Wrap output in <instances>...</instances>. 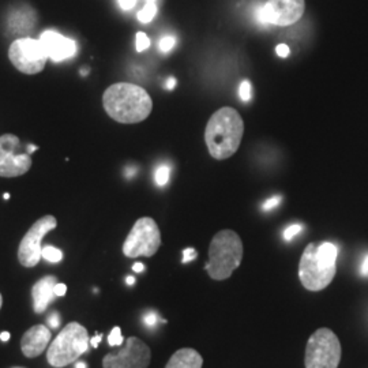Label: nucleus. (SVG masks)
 <instances>
[{"mask_svg": "<svg viewBox=\"0 0 368 368\" xmlns=\"http://www.w3.org/2000/svg\"><path fill=\"white\" fill-rule=\"evenodd\" d=\"M103 106L109 118L123 124L143 122L153 109L149 93L134 84L111 85L103 96Z\"/></svg>", "mask_w": 368, "mask_h": 368, "instance_id": "1", "label": "nucleus"}, {"mask_svg": "<svg viewBox=\"0 0 368 368\" xmlns=\"http://www.w3.org/2000/svg\"><path fill=\"white\" fill-rule=\"evenodd\" d=\"M245 123L240 113L224 106L211 115L205 130V142L211 157L225 160L233 156L243 140Z\"/></svg>", "mask_w": 368, "mask_h": 368, "instance_id": "2", "label": "nucleus"}, {"mask_svg": "<svg viewBox=\"0 0 368 368\" xmlns=\"http://www.w3.org/2000/svg\"><path fill=\"white\" fill-rule=\"evenodd\" d=\"M337 257L338 248L330 242L307 245L299 263L301 285L311 292L328 288L337 273Z\"/></svg>", "mask_w": 368, "mask_h": 368, "instance_id": "3", "label": "nucleus"}, {"mask_svg": "<svg viewBox=\"0 0 368 368\" xmlns=\"http://www.w3.org/2000/svg\"><path fill=\"white\" fill-rule=\"evenodd\" d=\"M243 260V243L240 236L230 229L220 230L214 235L209 245V261L205 270L216 281L229 279Z\"/></svg>", "mask_w": 368, "mask_h": 368, "instance_id": "4", "label": "nucleus"}, {"mask_svg": "<svg viewBox=\"0 0 368 368\" xmlns=\"http://www.w3.org/2000/svg\"><path fill=\"white\" fill-rule=\"evenodd\" d=\"M89 342L87 328L78 322H70L48 347L47 360L55 368L70 366L88 351Z\"/></svg>", "mask_w": 368, "mask_h": 368, "instance_id": "5", "label": "nucleus"}, {"mask_svg": "<svg viewBox=\"0 0 368 368\" xmlns=\"http://www.w3.org/2000/svg\"><path fill=\"white\" fill-rule=\"evenodd\" d=\"M342 348L333 330L320 328L311 334L306 345V368H338Z\"/></svg>", "mask_w": 368, "mask_h": 368, "instance_id": "6", "label": "nucleus"}, {"mask_svg": "<svg viewBox=\"0 0 368 368\" xmlns=\"http://www.w3.org/2000/svg\"><path fill=\"white\" fill-rule=\"evenodd\" d=\"M161 245V232L157 223L150 217L140 218L130 230L123 245V254L127 258H150Z\"/></svg>", "mask_w": 368, "mask_h": 368, "instance_id": "7", "label": "nucleus"}, {"mask_svg": "<svg viewBox=\"0 0 368 368\" xmlns=\"http://www.w3.org/2000/svg\"><path fill=\"white\" fill-rule=\"evenodd\" d=\"M9 57L18 71L33 75L44 70L50 59L43 43L30 37L17 38L9 50Z\"/></svg>", "mask_w": 368, "mask_h": 368, "instance_id": "8", "label": "nucleus"}, {"mask_svg": "<svg viewBox=\"0 0 368 368\" xmlns=\"http://www.w3.org/2000/svg\"><path fill=\"white\" fill-rule=\"evenodd\" d=\"M57 227L56 218L48 214L37 220L26 232L18 248V261L25 267H35L43 258L41 242L44 236Z\"/></svg>", "mask_w": 368, "mask_h": 368, "instance_id": "9", "label": "nucleus"}, {"mask_svg": "<svg viewBox=\"0 0 368 368\" xmlns=\"http://www.w3.org/2000/svg\"><path fill=\"white\" fill-rule=\"evenodd\" d=\"M150 360V348L138 337H128L121 351L104 356L103 368H149Z\"/></svg>", "mask_w": 368, "mask_h": 368, "instance_id": "10", "label": "nucleus"}, {"mask_svg": "<svg viewBox=\"0 0 368 368\" xmlns=\"http://www.w3.org/2000/svg\"><path fill=\"white\" fill-rule=\"evenodd\" d=\"M304 0H267L257 11V19L264 25L289 26L304 14Z\"/></svg>", "mask_w": 368, "mask_h": 368, "instance_id": "11", "label": "nucleus"}, {"mask_svg": "<svg viewBox=\"0 0 368 368\" xmlns=\"http://www.w3.org/2000/svg\"><path fill=\"white\" fill-rule=\"evenodd\" d=\"M21 140L14 134L0 137V176L18 177L25 175L32 168V157L28 153H17Z\"/></svg>", "mask_w": 368, "mask_h": 368, "instance_id": "12", "label": "nucleus"}, {"mask_svg": "<svg viewBox=\"0 0 368 368\" xmlns=\"http://www.w3.org/2000/svg\"><path fill=\"white\" fill-rule=\"evenodd\" d=\"M40 41L43 43L48 57L53 62L70 59L77 53V43L74 40L53 30L44 32L40 37Z\"/></svg>", "mask_w": 368, "mask_h": 368, "instance_id": "13", "label": "nucleus"}, {"mask_svg": "<svg viewBox=\"0 0 368 368\" xmlns=\"http://www.w3.org/2000/svg\"><path fill=\"white\" fill-rule=\"evenodd\" d=\"M51 337H52L51 330L45 325H35L22 335L21 340L22 353L30 359L38 357L50 345Z\"/></svg>", "mask_w": 368, "mask_h": 368, "instance_id": "14", "label": "nucleus"}, {"mask_svg": "<svg viewBox=\"0 0 368 368\" xmlns=\"http://www.w3.org/2000/svg\"><path fill=\"white\" fill-rule=\"evenodd\" d=\"M56 284H57V279L55 276H45L33 285L32 298H33V310L35 314H43L55 300Z\"/></svg>", "mask_w": 368, "mask_h": 368, "instance_id": "15", "label": "nucleus"}, {"mask_svg": "<svg viewBox=\"0 0 368 368\" xmlns=\"http://www.w3.org/2000/svg\"><path fill=\"white\" fill-rule=\"evenodd\" d=\"M37 22V13L30 7H19L11 13L9 18V26L11 28V33L22 35L29 33L35 29Z\"/></svg>", "mask_w": 368, "mask_h": 368, "instance_id": "16", "label": "nucleus"}, {"mask_svg": "<svg viewBox=\"0 0 368 368\" xmlns=\"http://www.w3.org/2000/svg\"><path fill=\"white\" fill-rule=\"evenodd\" d=\"M203 357L193 348H182L168 360L165 368H202Z\"/></svg>", "mask_w": 368, "mask_h": 368, "instance_id": "17", "label": "nucleus"}, {"mask_svg": "<svg viewBox=\"0 0 368 368\" xmlns=\"http://www.w3.org/2000/svg\"><path fill=\"white\" fill-rule=\"evenodd\" d=\"M157 0H146V6L138 13V19L142 23H149L157 14Z\"/></svg>", "mask_w": 368, "mask_h": 368, "instance_id": "18", "label": "nucleus"}, {"mask_svg": "<svg viewBox=\"0 0 368 368\" xmlns=\"http://www.w3.org/2000/svg\"><path fill=\"white\" fill-rule=\"evenodd\" d=\"M43 258L47 260L48 262H60V261L63 260V252H62L59 248H56V247L45 245V247L43 248Z\"/></svg>", "mask_w": 368, "mask_h": 368, "instance_id": "19", "label": "nucleus"}, {"mask_svg": "<svg viewBox=\"0 0 368 368\" xmlns=\"http://www.w3.org/2000/svg\"><path fill=\"white\" fill-rule=\"evenodd\" d=\"M123 342H124V338L122 335V329L119 326L113 328L112 332L108 335V344L111 347H121Z\"/></svg>", "mask_w": 368, "mask_h": 368, "instance_id": "20", "label": "nucleus"}, {"mask_svg": "<svg viewBox=\"0 0 368 368\" xmlns=\"http://www.w3.org/2000/svg\"><path fill=\"white\" fill-rule=\"evenodd\" d=\"M169 172H171L169 167H167V165H161L158 168L157 171H156V175H155V179H156V183H157L158 186H165L168 183Z\"/></svg>", "mask_w": 368, "mask_h": 368, "instance_id": "21", "label": "nucleus"}, {"mask_svg": "<svg viewBox=\"0 0 368 368\" xmlns=\"http://www.w3.org/2000/svg\"><path fill=\"white\" fill-rule=\"evenodd\" d=\"M175 37L167 35V37L161 38V41H160V50H161V52H169V51L175 47Z\"/></svg>", "mask_w": 368, "mask_h": 368, "instance_id": "22", "label": "nucleus"}, {"mask_svg": "<svg viewBox=\"0 0 368 368\" xmlns=\"http://www.w3.org/2000/svg\"><path fill=\"white\" fill-rule=\"evenodd\" d=\"M150 47V40H149V37L145 35V33H137V51L138 52H143V51H146L147 48Z\"/></svg>", "mask_w": 368, "mask_h": 368, "instance_id": "23", "label": "nucleus"}, {"mask_svg": "<svg viewBox=\"0 0 368 368\" xmlns=\"http://www.w3.org/2000/svg\"><path fill=\"white\" fill-rule=\"evenodd\" d=\"M301 230H303L301 225L294 224V225H291V227H288V228L285 229V232H284V239H285L286 242H289V240H292L294 238H296Z\"/></svg>", "mask_w": 368, "mask_h": 368, "instance_id": "24", "label": "nucleus"}, {"mask_svg": "<svg viewBox=\"0 0 368 368\" xmlns=\"http://www.w3.org/2000/svg\"><path fill=\"white\" fill-rule=\"evenodd\" d=\"M280 195H276V196H272L270 199H267L264 203H263L262 209L264 211H272V209H274V208H277L279 205H280L281 202Z\"/></svg>", "mask_w": 368, "mask_h": 368, "instance_id": "25", "label": "nucleus"}, {"mask_svg": "<svg viewBox=\"0 0 368 368\" xmlns=\"http://www.w3.org/2000/svg\"><path fill=\"white\" fill-rule=\"evenodd\" d=\"M240 99L245 103L251 100V85L248 81H243L240 85Z\"/></svg>", "mask_w": 368, "mask_h": 368, "instance_id": "26", "label": "nucleus"}, {"mask_svg": "<svg viewBox=\"0 0 368 368\" xmlns=\"http://www.w3.org/2000/svg\"><path fill=\"white\" fill-rule=\"evenodd\" d=\"M196 257H198V252H196L194 248H191V247H189V248H186V250L183 251V261H182V262H191Z\"/></svg>", "mask_w": 368, "mask_h": 368, "instance_id": "27", "label": "nucleus"}, {"mask_svg": "<svg viewBox=\"0 0 368 368\" xmlns=\"http://www.w3.org/2000/svg\"><path fill=\"white\" fill-rule=\"evenodd\" d=\"M48 325L52 328V329H57L59 325H60V316L59 313L53 311L51 313V316H48Z\"/></svg>", "mask_w": 368, "mask_h": 368, "instance_id": "28", "label": "nucleus"}, {"mask_svg": "<svg viewBox=\"0 0 368 368\" xmlns=\"http://www.w3.org/2000/svg\"><path fill=\"white\" fill-rule=\"evenodd\" d=\"M143 322L146 326L149 328H153L156 323H157V316L155 313H149L146 316H143Z\"/></svg>", "mask_w": 368, "mask_h": 368, "instance_id": "29", "label": "nucleus"}, {"mask_svg": "<svg viewBox=\"0 0 368 368\" xmlns=\"http://www.w3.org/2000/svg\"><path fill=\"white\" fill-rule=\"evenodd\" d=\"M66 294H67V286H66L65 284H62V282H57L56 286H55V295H56V298H62V296H65Z\"/></svg>", "mask_w": 368, "mask_h": 368, "instance_id": "30", "label": "nucleus"}, {"mask_svg": "<svg viewBox=\"0 0 368 368\" xmlns=\"http://www.w3.org/2000/svg\"><path fill=\"white\" fill-rule=\"evenodd\" d=\"M276 52H277V55H279L280 57H286V56L289 55V47L285 45V44H280V45H277Z\"/></svg>", "mask_w": 368, "mask_h": 368, "instance_id": "31", "label": "nucleus"}, {"mask_svg": "<svg viewBox=\"0 0 368 368\" xmlns=\"http://www.w3.org/2000/svg\"><path fill=\"white\" fill-rule=\"evenodd\" d=\"M119 4L123 10H131L137 4V0H119Z\"/></svg>", "mask_w": 368, "mask_h": 368, "instance_id": "32", "label": "nucleus"}, {"mask_svg": "<svg viewBox=\"0 0 368 368\" xmlns=\"http://www.w3.org/2000/svg\"><path fill=\"white\" fill-rule=\"evenodd\" d=\"M103 340V334H96L91 340H90V344H91V347H94V348H97V345L100 344V341Z\"/></svg>", "mask_w": 368, "mask_h": 368, "instance_id": "33", "label": "nucleus"}, {"mask_svg": "<svg viewBox=\"0 0 368 368\" xmlns=\"http://www.w3.org/2000/svg\"><path fill=\"white\" fill-rule=\"evenodd\" d=\"M362 274L364 277H368V255L366 257V260L363 261V264H362Z\"/></svg>", "mask_w": 368, "mask_h": 368, "instance_id": "34", "label": "nucleus"}, {"mask_svg": "<svg viewBox=\"0 0 368 368\" xmlns=\"http://www.w3.org/2000/svg\"><path fill=\"white\" fill-rule=\"evenodd\" d=\"M176 87V79L175 78H168V81H167V85H165V88L168 89V90H172V89Z\"/></svg>", "mask_w": 368, "mask_h": 368, "instance_id": "35", "label": "nucleus"}, {"mask_svg": "<svg viewBox=\"0 0 368 368\" xmlns=\"http://www.w3.org/2000/svg\"><path fill=\"white\" fill-rule=\"evenodd\" d=\"M133 270L134 272H137V273H140V272H143L145 270V264L143 263H134V266H133Z\"/></svg>", "mask_w": 368, "mask_h": 368, "instance_id": "36", "label": "nucleus"}, {"mask_svg": "<svg viewBox=\"0 0 368 368\" xmlns=\"http://www.w3.org/2000/svg\"><path fill=\"white\" fill-rule=\"evenodd\" d=\"M10 337H11V334L9 333V332H3V333L0 334V340H1L3 342L9 341V340H10Z\"/></svg>", "mask_w": 368, "mask_h": 368, "instance_id": "37", "label": "nucleus"}, {"mask_svg": "<svg viewBox=\"0 0 368 368\" xmlns=\"http://www.w3.org/2000/svg\"><path fill=\"white\" fill-rule=\"evenodd\" d=\"M37 149H38L37 146H35V145H30V146H28V152H26V153H28V155H32V153L35 152Z\"/></svg>", "mask_w": 368, "mask_h": 368, "instance_id": "38", "label": "nucleus"}, {"mask_svg": "<svg viewBox=\"0 0 368 368\" xmlns=\"http://www.w3.org/2000/svg\"><path fill=\"white\" fill-rule=\"evenodd\" d=\"M75 368H88V366H87L85 363L79 362V363H77V364H75Z\"/></svg>", "mask_w": 368, "mask_h": 368, "instance_id": "39", "label": "nucleus"}, {"mask_svg": "<svg viewBox=\"0 0 368 368\" xmlns=\"http://www.w3.org/2000/svg\"><path fill=\"white\" fill-rule=\"evenodd\" d=\"M134 282H135L134 277H127V284H128V285H134Z\"/></svg>", "mask_w": 368, "mask_h": 368, "instance_id": "40", "label": "nucleus"}, {"mask_svg": "<svg viewBox=\"0 0 368 368\" xmlns=\"http://www.w3.org/2000/svg\"><path fill=\"white\" fill-rule=\"evenodd\" d=\"M3 198H4V199H10V194H9V193L4 194V195H3Z\"/></svg>", "mask_w": 368, "mask_h": 368, "instance_id": "41", "label": "nucleus"}, {"mask_svg": "<svg viewBox=\"0 0 368 368\" xmlns=\"http://www.w3.org/2000/svg\"><path fill=\"white\" fill-rule=\"evenodd\" d=\"M1 306H3V298H1V294H0V308H1Z\"/></svg>", "mask_w": 368, "mask_h": 368, "instance_id": "42", "label": "nucleus"}, {"mask_svg": "<svg viewBox=\"0 0 368 368\" xmlns=\"http://www.w3.org/2000/svg\"><path fill=\"white\" fill-rule=\"evenodd\" d=\"M81 74H82V75H85V74H88V70H85V69H84V70H82V72H81Z\"/></svg>", "mask_w": 368, "mask_h": 368, "instance_id": "43", "label": "nucleus"}]
</instances>
